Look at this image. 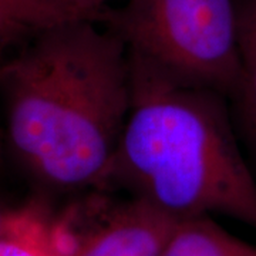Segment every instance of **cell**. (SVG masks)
I'll list each match as a JSON object with an SVG mask.
<instances>
[{"mask_svg":"<svg viewBox=\"0 0 256 256\" xmlns=\"http://www.w3.org/2000/svg\"><path fill=\"white\" fill-rule=\"evenodd\" d=\"M76 18L33 34L0 67L13 156L48 188L107 182L132 104V67L120 34Z\"/></svg>","mask_w":256,"mask_h":256,"instance_id":"obj_1","label":"cell"},{"mask_svg":"<svg viewBox=\"0 0 256 256\" xmlns=\"http://www.w3.org/2000/svg\"><path fill=\"white\" fill-rule=\"evenodd\" d=\"M131 67L132 104L108 181L178 220L222 215L256 229V176L228 98Z\"/></svg>","mask_w":256,"mask_h":256,"instance_id":"obj_2","label":"cell"},{"mask_svg":"<svg viewBox=\"0 0 256 256\" xmlns=\"http://www.w3.org/2000/svg\"><path fill=\"white\" fill-rule=\"evenodd\" d=\"M100 22L124 40L132 63L230 98L239 74L234 0H124Z\"/></svg>","mask_w":256,"mask_h":256,"instance_id":"obj_3","label":"cell"},{"mask_svg":"<svg viewBox=\"0 0 256 256\" xmlns=\"http://www.w3.org/2000/svg\"><path fill=\"white\" fill-rule=\"evenodd\" d=\"M178 220L132 198L67 256H162Z\"/></svg>","mask_w":256,"mask_h":256,"instance_id":"obj_4","label":"cell"},{"mask_svg":"<svg viewBox=\"0 0 256 256\" xmlns=\"http://www.w3.org/2000/svg\"><path fill=\"white\" fill-rule=\"evenodd\" d=\"M239 74L229 98L239 138L256 161V0H234Z\"/></svg>","mask_w":256,"mask_h":256,"instance_id":"obj_5","label":"cell"},{"mask_svg":"<svg viewBox=\"0 0 256 256\" xmlns=\"http://www.w3.org/2000/svg\"><path fill=\"white\" fill-rule=\"evenodd\" d=\"M162 256H256V245L200 216L178 220Z\"/></svg>","mask_w":256,"mask_h":256,"instance_id":"obj_6","label":"cell"},{"mask_svg":"<svg viewBox=\"0 0 256 256\" xmlns=\"http://www.w3.org/2000/svg\"><path fill=\"white\" fill-rule=\"evenodd\" d=\"M67 22L47 0H0V40Z\"/></svg>","mask_w":256,"mask_h":256,"instance_id":"obj_7","label":"cell"},{"mask_svg":"<svg viewBox=\"0 0 256 256\" xmlns=\"http://www.w3.org/2000/svg\"><path fill=\"white\" fill-rule=\"evenodd\" d=\"M66 20L84 18L80 12L82 0H47Z\"/></svg>","mask_w":256,"mask_h":256,"instance_id":"obj_8","label":"cell"},{"mask_svg":"<svg viewBox=\"0 0 256 256\" xmlns=\"http://www.w3.org/2000/svg\"><path fill=\"white\" fill-rule=\"evenodd\" d=\"M8 220H9V214H6L4 210L0 208V235H2V232L4 230V226H6V224H8Z\"/></svg>","mask_w":256,"mask_h":256,"instance_id":"obj_9","label":"cell"}]
</instances>
